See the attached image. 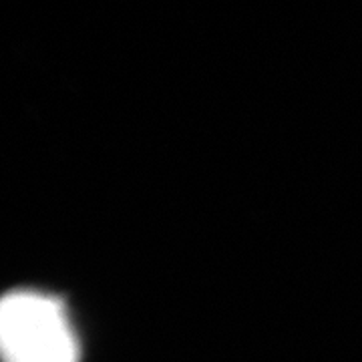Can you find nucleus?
I'll use <instances>...</instances> for the list:
<instances>
[{
	"label": "nucleus",
	"instance_id": "f257e3e1",
	"mask_svg": "<svg viewBox=\"0 0 362 362\" xmlns=\"http://www.w3.org/2000/svg\"><path fill=\"white\" fill-rule=\"evenodd\" d=\"M78 340L61 300L16 290L0 298V362H78Z\"/></svg>",
	"mask_w": 362,
	"mask_h": 362
}]
</instances>
